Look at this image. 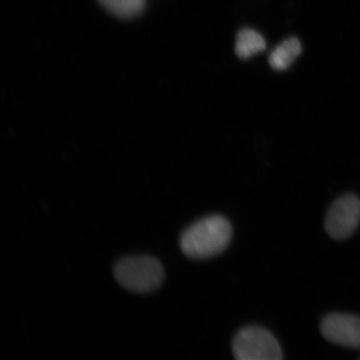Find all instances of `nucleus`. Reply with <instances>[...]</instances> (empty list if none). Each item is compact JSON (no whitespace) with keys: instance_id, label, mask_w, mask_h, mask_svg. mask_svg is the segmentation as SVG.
I'll use <instances>...</instances> for the list:
<instances>
[{"instance_id":"obj_1","label":"nucleus","mask_w":360,"mask_h":360,"mask_svg":"<svg viewBox=\"0 0 360 360\" xmlns=\"http://www.w3.org/2000/svg\"><path fill=\"white\" fill-rule=\"evenodd\" d=\"M232 238V226L221 215H211L188 226L180 237V248L192 259L214 257L226 250Z\"/></svg>"},{"instance_id":"obj_2","label":"nucleus","mask_w":360,"mask_h":360,"mask_svg":"<svg viewBox=\"0 0 360 360\" xmlns=\"http://www.w3.org/2000/svg\"><path fill=\"white\" fill-rule=\"evenodd\" d=\"M115 276L126 290L148 292L161 285L165 270L156 259L150 256H136L120 260L115 268Z\"/></svg>"},{"instance_id":"obj_3","label":"nucleus","mask_w":360,"mask_h":360,"mask_svg":"<svg viewBox=\"0 0 360 360\" xmlns=\"http://www.w3.org/2000/svg\"><path fill=\"white\" fill-rule=\"evenodd\" d=\"M233 353L238 360H280L282 349L271 333L263 328L245 327L233 341Z\"/></svg>"},{"instance_id":"obj_4","label":"nucleus","mask_w":360,"mask_h":360,"mask_svg":"<svg viewBox=\"0 0 360 360\" xmlns=\"http://www.w3.org/2000/svg\"><path fill=\"white\" fill-rule=\"evenodd\" d=\"M360 223V200L352 193L345 195L333 202L326 216L325 227L328 236L344 240L356 231Z\"/></svg>"},{"instance_id":"obj_5","label":"nucleus","mask_w":360,"mask_h":360,"mask_svg":"<svg viewBox=\"0 0 360 360\" xmlns=\"http://www.w3.org/2000/svg\"><path fill=\"white\" fill-rule=\"evenodd\" d=\"M325 339L332 344L360 349V317L331 314L323 319L321 327Z\"/></svg>"},{"instance_id":"obj_6","label":"nucleus","mask_w":360,"mask_h":360,"mask_svg":"<svg viewBox=\"0 0 360 360\" xmlns=\"http://www.w3.org/2000/svg\"><path fill=\"white\" fill-rule=\"evenodd\" d=\"M302 52V45L295 37L288 38L274 49L269 57L270 67L277 71H283L292 65Z\"/></svg>"},{"instance_id":"obj_7","label":"nucleus","mask_w":360,"mask_h":360,"mask_svg":"<svg viewBox=\"0 0 360 360\" xmlns=\"http://www.w3.org/2000/svg\"><path fill=\"white\" fill-rule=\"evenodd\" d=\"M266 48V42L263 36L252 29H243L238 31L236 41V53L241 60H248Z\"/></svg>"},{"instance_id":"obj_8","label":"nucleus","mask_w":360,"mask_h":360,"mask_svg":"<svg viewBox=\"0 0 360 360\" xmlns=\"http://www.w3.org/2000/svg\"><path fill=\"white\" fill-rule=\"evenodd\" d=\"M98 2L112 15L125 20L141 15L146 6V0H98Z\"/></svg>"}]
</instances>
